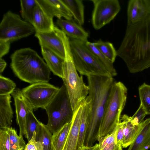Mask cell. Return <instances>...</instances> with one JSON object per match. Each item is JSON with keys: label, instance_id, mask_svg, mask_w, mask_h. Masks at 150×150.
Masks as SVG:
<instances>
[{"label": "cell", "instance_id": "ffe728a7", "mask_svg": "<svg viewBox=\"0 0 150 150\" xmlns=\"http://www.w3.org/2000/svg\"><path fill=\"white\" fill-rule=\"evenodd\" d=\"M142 123L141 130L127 150H148L150 149V118Z\"/></svg>", "mask_w": 150, "mask_h": 150}, {"label": "cell", "instance_id": "5b68a950", "mask_svg": "<svg viewBox=\"0 0 150 150\" xmlns=\"http://www.w3.org/2000/svg\"><path fill=\"white\" fill-rule=\"evenodd\" d=\"M127 89L122 82H114L110 89L99 129L98 137L111 133L120 122L125 105Z\"/></svg>", "mask_w": 150, "mask_h": 150}, {"label": "cell", "instance_id": "ac0fdd59", "mask_svg": "<svg viewBox=\"0 0 150 150\" xmlns=\"http://www.w3.org/2000/svg\"><path fill=\"white\" fill-rule=\"evenodd\" d=\"M149 14L143 0H129L127 8V25L139 22L146 18Z\"/></svg>", "mask_w": 150, "mask_h": 150}, {"label": "cell", "instance_id": "4dcf8cb0", "mask_svg": "<svg viewBox=\"0 0 150 150\" xmlns=\"http://www.w3.org/2000/svg\"><path fill=\"white\" fill-rule=\"evenodd\" d=\"M40 122L35 117L33 111L29 112L26 122L25 136L28 142L32 139L34 132H37Z\"/></svg>", "mask_w": 150, "mask_h": 150}, {"label": "cell", "instance_id": "cb8c5ba5", "mask_svg": "<svg viewBox=\"0 0 150 150\" xmlns=\"http://www.w3.org/2000/svg\"><path fill=\"white\" fill-rule=\"evenodd\" d=\"M52 134L45 125L41 122L36 132V140L42 144L44 150H54L52 143Z\"/></svg>", "mask_w": 150, "mask_h": 150}, {"label": "cell", "instance_id": "ab89813d", "mask_svg": "<svg viewBox=\"0 0 150 150\" xmlns=\"http://www.w3.org/2000/svg\"><path fill=\"white\" fill-rule=\"evenodd\" d=\"M6 65L7 63L2 58H0V73L1 74L3 72Z\"/></svg>", "mask_w": 150, "mask_h": 150}, {"label": "cell", "instance_id": "e575fe53", "mask_svg": "<svg viewBox=\"0 0 150 150\" xmlns=\"http://www.w3.org/2000/svg\"><path fill=\"white\" fill-rule=\"evenodd\" d=\"M147 114L143 106L140 104L137 110L134 115L131 117L132 121L136 124H139L144 120V118Z\"/></svg>", "mask_w": 150, "mask_h": 150}, {"label": "cell", "instance_id": "d6a6232c", "mask_svg": "<svg viewBox=\"0 0 150 150\" xmlns=\"http://www.w3.org/2000/svg\"><path fill=\"white\" fill-rule=\"evenodd\" d=\"M117 126L111 133L104 137H98L97 140L99 142L100 150H102L106 146L115 145L117 144Z\"/></svg>", "mask_w": 150, "mask_h": 150}, {"label": "cell", "instance_id": "d6986e66", "mask_svg": "<svg viewBox=\"0 0 150 150\" xmlns=\"http://www.w3.org/2000/svg\"><path fill=\"white\" fill-rule=\"evenodd\" d=\"M41 47L43 58L51 71L62 79L64 59L47 48L43 46Z\"/></svg>", "mask_w": 150, "mask_h": 150}, {"label": "cell", "instance_id": "4fadbf2b", "mask_svg": "<svg viewBox=\"0 0 150 150\" xmlns=\"http://www.w3.org/2000/svg\"><path fill=\"white\" fill-rule=\"evenodd\" d=\"M84 100L74 112L71 127L63 150H76Z\"/></svg>", "mask_w": 150, "mask_h": 150}, {"label": "cell", "instance_id": "8fae6325", "mask_svg": "<svg viewBox=\"0 0 150 150\" xmlns=\"http://www.w3.org/2000/svg\"><path fill=\"white\" fill-rule=\"evenodd\" d=\"M63 32L55 26L53 30L48 32L36 33L41 47H45L54 52L62 59L65 57V49L63 40Z\"/></svg>", "mask_w": 150, "mask_h": 150}, {"label": "cell", "instance_id": "7402d4cb", "mask_svg": "<svg viewBox=\"0 0 150 150\" xmlns=\"http://www.w3.org/2000/svg\"><path fill=\"white\" fill-rule=\"evenodd\" d=\"M91 110V101L88 96L84 100L76 150H81L84 146L86 136L89 124Z\"/></svg>", "mask_w": 150, "mask_h": 150}, {"label": "cell", "instance_id": "30bf717a", "mask_svg": "<svg viewBox=\"0 0 150 150\" xmlns=\"http://www.w3.org/2000/svg\"><path fill=\"white\" fill-rule=\"evenodd\" d=\"M93 4L91 21L94 28L99 30L113 20L120 11L118 0H92Z\"/></svg>", "mask_w": 150, "mask_h": 150}, {"label": "cell", "instance_id": "836d02e7", "mask_svg": "<svg viewBox=\"0 0 150 150\" xmlns=\"http://www.w3.org/2000/svg\"><path fill=\"white\" fill-rule=\"evenodd\" d=\"M9 134L6 129H0V150H10Z\"/></svg>", "mask_w": 150, "mask_h": 150}, {"label": "cell", "instance_id": "9c48e42d", "mask_svg": "<svg viewBox=\"0 0 150 150\" xmlns=\"http://www.w3.org/2000/svg\"><path fill=\"white\" fill-rule=\"evenodd\" d=\"M59 88L48 82H41L31 84L21 91L33 110L39 108L45 109Z\"/></svg>", "mask_w": 150, "mask_h": 150}, {"label": "cell", "instance_id": "b9f144b4", "mask_svg": "<svg viewBox=\"0 0 150 150\" xmlns=\"http://www.w3.org/2000/svg\"><path fill=\"white\" fill-rule=\"evenodd\" d=\"M114 150H123L122 145L120 144H117Z\"/></svg>", "mask_w": 150, "mask_h": 150}, {"label": "cell", "instance_id": "277c9868", "mask_svg": "<svg viewBox=\"0 0 150 150\" xmlns=\"http://www.w3.org/2000/svg\"><path fill=\"white\" fill-rule=\"evenodd\" d=\"M65 57L62 79L67 89L72 110L74 112L88 96L89 88L84 82L82 75L79 76L74 66L71 52L69 38L63 37Z\"/></svg>", "mask_w": 150, "mask_h": 150}, {"label": "cell", "instance_id": "f1b7e54d", "mask_svg": "<svg viewBox=\"0 0 150 150\" xmlns=\"http://www.w3.org/2000/svg\"><path fill=\"white\" fill-rule=\"evenodd\" d=\"M5 129L9 134L10 150H24L26 145L23 136L18 135L14 128L12 127Z\"/></svg>", "mask_w": 150, "mask_h": 150}, {"label": "cell", "instance_id": "1f68e13d", "mask_svg": "<svg viewBox=\"0 0 150 150\" xmlns=\"http://www.w3.org/2000/svg\"><path fill=\"white\" fill-rule=\"evenodd\" d=\"M16 84L10 79L0 75V96L10 95L16 89Z\"/></svg>", "mask_w": 150, "mask_h": 150}, {"label": "cell", "instance_id": "ba28073f", "mask_svg": "<svg viewBox=\"0 0 150 150\" xmlns=\"http://www.w3.org/2000/svg\"><path fill=\"white\" fill-rule=\"evenodd\" d=\"M35 32L32 25L10 11L4 15L0 23V40L11 42L27 37Z\"/></svg>", "mask_w": 150, "mask_h": 150}, {"label": "cell", "instance_id": "74e56055", "mask_svg": "<svg viewBox=\"0 0 150 150\" xmlns=\"http://www.w3.org/2000/svg\"><path fill=\"white\" fill-rule=\"evenodd\" d=\"M124 137L123 130V125L122 122H120L117 125V144L122 145Z\"/></svg>", "mask_w": 150, "mask_h": 150}, {"label": "cell", "instance_id": "44dd1931", "mask_svg": "<svg viewBox=\"0 0 150 150\" xmlns=\"http://www.w3.org/2000/svg\"><path fill=\"white\" fill-rule=\"evenodd\" d=\"M10 95L0 96V129L11 127L13 112Z\"/></svg>", "mask_w": 150, "mask_h": 150}, {"label": "cell", "instance_id": "7c38bea8", "mask_svg": "<svg viewBox=\"0 0 150 150\" xmlns=\"http://www.w3.org/2000/svg\"><path fill=\"white\" fill-rule=\"evenodd\" d=\"M11 94L14 102L16 121L19 127V135L25 136L28 115L29 112L33 111V109L20 89L16 88Z\"/></svg>", "mask_w": 150, "mask_h": 150}, {"label": "cell", "instance_id": "4316f807", "mask_svg": "<svg viewBox=\"0 0 150 150\" xmlns=\"http://www.w3.org/2000/svg\"><path fill=\"white\" fill-rule=\"evenodd\" d=\"M87 47L98 57L112 77L117 75L113 63L106 58L94 45L93 43L88 41L85 42Z\"/></svg>", "mask_w": 150, "mask_h": 150}, {"label": "cell", "instance_id": "603a6c76", "mask_svg": "<svg viewBox=\"0 0 150 150\" xmlns=\"http://www.w3.org/2000/svg\"><path fill=\"white\" fill-rule=\"evenodd\" d=\"M68 8L75 21L81 25L84 22V6L81 0H61Z\"/></svg>", "mask_w": 150, "mask_h": 150}, {"label": "cell", "instance_id": "f546056e", "mask_svg": "<svg viewBox=\"0 0 150 150\" xmlns=\"http://www.w3.org/2000/svg\"><path fill=\"white\" fill-rule=\"evenodd\" d=\"M138 91L140 104L147 114H150V85L143 83L139 87Z\"/></svg>", "mask_w": 150, "mask_h": 150}, {"label": "cell", "instance_id": "7a4b0ae2", "mask_svg": "<svg viewBox=\"0 0 150 150\" xmlns=\"http://www.w3.org/2000/svg\"><path fill=\"white\" fill-rule=\"evenodd\" d=\"M87 77L91 110L84 146H91L97 139L106 102L115 81L111 76L91 75Z\"/></svg>", "mask_w": 150, "mask_h": 150}, {"label": "cell", "instance_id": "2e32d148", "mask_svg": "<svg viewBox=\"0 0 150 150\" xmlns=\"http://www.w3.org/2000/svg\"><path fill=\"white\" fill-rule=\"evenodd\" d=\"M120 121L122 123L124 134L122 146L126 148L133 142L140 132L142 122L136 124L132 121L131 116L125 114L121 116Z\"/></svg>", "mask_w": 150, "mask_h": 150}, {"label": "cell", "instance_id": "d4e9b609", "mask_svg": "<svg viewBox=\"0 0 150 150\" xmlns=\"http://www.w3.org/2000/svg\"><path fill=\"white\" fill-rule=\"evenodd\" d=\"M71 121L52 134V143L54 150H63L70 129Z\"/></svg>", "mask_w": 150, "mask_h": 150}, {"label": "cell", "instance_id": "e0dca14e", "mask_svg": "<svg viewBox=\"0 0 150 150\" xmlns=\"http://www.w3.org/2000/svg\"><path fill=\"white\" fill-rule=\"evenodd\" d=\"M53 19L47 14L37 2L32 24L35 33H46L53 30L55 26Z\"/></svg>", "mask_w": 150, "mask_h": 150}, {"label": "cell", "instance_id": "9a60e30c", "mask_svg": "<svg viewBox=\"0 0 150 150\" xmlns=\"http://www.w3.org/2000/svg\"><path fill=\"white\" fill-rule=\"evenodd\" d=\"M56 23L65 34L71 39H76L85 42L88 41V33L81 25L73 19H58Z\"/></svg>", "mask_w": 150, "mask_h": 150}, {"label": "cell", "instance_id": "8992f818", "mask_svg": "<svg viewBox=\"0 0 150 150\" xmlns=\"http://www.w3.org/2000/svg\"><path fill=\"white\" fill-rule=\"evenodd\" d=\"M69 43L74 66L81 75L112 76L97 56L87 47L85 42L71 39Z\"/></svg>", "mask_w": 150, "mask_h": 150}, {"label": "cell", "instance_id": "3957f363", "mask_svg": "<svg viewBox=\"0 0 150 150\" xmlns=\"http://www.w3.org/2000/svg\"><path fill=\"white\" fill-rule=\"evenodd\" d=\"M10 67L15 75L23 81L31 84L48 82L51 71L46 63L30 48L16 50L11 56Z\"/></svg>", "mask_w": 150, "mask_h": 150}, {"label": "cell", "instance_id": "83f0119b", "mask_svg": "<svg viewBox=\"0 0 150 150\" xmlns=\"http://www.w3.org/2000/svg\"><path fill=\"white\" fill-rule=\"evenodd\" d=\"M93 44L106 58L112 63H114L117 55V50L112 43L99 40L93 42Z\"/></svg>", "mask_w": 150, "mask_h": 150}, {"label": "cell", "instance_id": "6da1fadb", "mask_svg": "<svg viewBox=\"0 0 150 150\" xmlns=\"http://www.w3.org/2000/svg\"><path fill=\"white\" fill-rule=\"evenodd\" d=\"M117 53L131 73L150 67V14L139 22L127 25L125 36Z\"/></svg>", "mask_w": 150, "mask_h": 150}, {"label": "cell", "instance_id": "5bb4252c", "mask_svg": "<svg viewBox=\"0 0 150 150\" xmlns=\"http://www.w3.org/2000/svg\"><path fill=\"white\" fill-rule=\"evenodd\" d=\"M38 4L50 17L58 19L64 17L71 20L73 17L68 8L61 0H36Z\"/></svg>", "mask_w": 150, "mask_h": 150}, {"label": "cell", "instance_id": "8d00e7d4", "mask_svg": "<svg viewBox=\"0 0 150 150\" xmlns=\"http://www.w3.org/2000/svg\"><path fill=\"white\" fill-rule=\"evenodd\" d=\"M10 42L8 41L0 40V58H2L9 52Z\"/></svg>", "mask_w": 150, "mask_h": 150}, {"label": "cell", "instance_id": "d590c367", "mask_svg": "<svg viewBox=\"0 0 150 150\" xmlns=\"http://www.w3.org/2000/svg\"><path fill=\"white\" fill-rule=\"evenodd\" d=\"M36 132H34L31 140L26 144L24 150H44L42 144L36 140Z\"/></svg>", "mask_w": 150, "mask_h": 150}, {"label": "cell", "instance_id": "f35d334b", "mask_svg": "<svg viewBox=\"0 0 150 150\" xmlns=\"http://www.w3.org/2000/svg\"><path fill=\"white\" fill-rule=\"evenodd\" d=\"M81 150H100L99 144H96L91 146H84Z\"/></svg>", "mask_w": 150, "mask_h": 150}, {"label": "cell", "instance_id": "484cf974", "mask_svg": "<svg viewBox=\"0 0 150 150\" xmlns=\"http://www.w3.org/2000/svg\"><path fill=\"white\" fill-rule=\"evenodd\" d=\"M37 4L36 0H21V13L24 21L32 25L35 8Z\"/></svg>", "mask_w": 150, "mask_h": 150}, {"label": "cell", "instance_id": "52a82bcc", "mask_svg": "<svg viewBox=\"0 0 150 150\" xmlns=\"http://www.w3.org/2000/svg\"><path fill=\"white\" fill-rule=\"evenodd\" d=\"M45 109L48 117L46 126L52 134L71 121L74 112L64 84Z\"/></svg>", "mask_w": 150, "mask_h": 150}, {"label": "cell", "instance_id": "60d3db41", "mask_svg": "<svg viewBox=\"0 0 150 150\" xmlns=\"http://www.w3.org/2000/svg\"><path fill=\"white\" fill-rule=\"evenodd\" d=\"M149 13L150 14V0H143Z\"/></svg>", "mask_w": 150, "mask_h": 150}]
</instances>
